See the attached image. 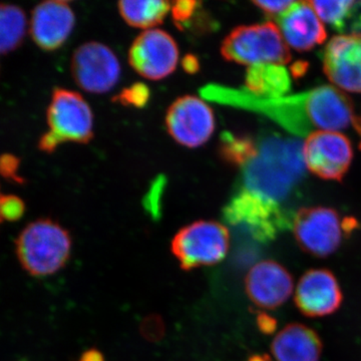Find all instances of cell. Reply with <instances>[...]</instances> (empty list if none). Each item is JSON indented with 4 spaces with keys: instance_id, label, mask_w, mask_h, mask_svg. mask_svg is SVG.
Returning a JSON list of instances; mask_svg holds the SVG:
<instances>
[{
    "instance_id": "3957f363",
    "label": "cell",
    "mask_w": 361,
    "mask_h": 361,
    "mask_svg": "<svg viewBox=\"0 0 361 361\" xmlns=\"http://www.w3.org/2000/svg\"><path fill=\"white\" fill-rule=\"evenodd\" d=\"M70 232L51 219L30 222L16 240L18 262L33 277L56 274L71 257Z\"/></svg>"
},
{
    "instance_id": "4fadbf2b",
    "label": "cell",
    "mask_w": 361,
    "mask_h": 361,
    "mask_svg": "<svg viewBox=\"0 0 361 361\" xmlns=\"http://www.w3.org/2000/svg\"><path fill=\"white\" fill-rule=\"evenodd\" d=\"M323 70L336 87L361 92V35L332 37L322 52Z\"/></svg>"
},
{
    "instance_id": "f546056e",
    "label": "cell",
    "mask_w": 361,
    "mask_h": 361,
    "mask_svg": "<svg viewBox=\"0 0 361 361\" xmlns=\"http://www.w3.org/2000/svg\"><path fill=\"white\" fill-rule=\"evenodd\" d=\"M353 30V33L361 35V1H353L346 21L345 30Z\"/></svg>"
},
{
    "instance_id": "d6a6232c",
    "label": "cell",
    "mask_w": 361,
    "mask_h": 361,
    "mask_svg": "<svg viewBox=\"0 0 361 361\" xmlns=\"http://www.w3.org/2000/svg\"><path fill=\"white\" fill-rule=\"evenodd\" d=\"M183 68L187 73H196L199 70L198 59L195 58L194 56H187L186 58L183 59Z\"/></svg>"
},
{
    "instance_id": "6da1fadb",
    "label": "cell",
    "mask_w": 361,
    "mask_h": 361,
    "mask_svg": "<svg viewBox=\"0 0 361 361\" xmlns=\"http://www.w3.org/2000/svg\"><path fill=\"white\" fill-rule=\"evenodd\" d=\"M222 96L227 103L262 114L296 137H307L316 130H345L355 126L356 118L350 99L330 85L275 99L236 90Z\"/></svg>"
},
{
    "instance_id": "277c9868",
    "label": "cell",
    "mask_w": 361,
    "mask_h": 361,
    "mask_svg": "<svg viewBox=\"0 0 361 361\" xmlns=\"http://www.w3.org/2000/svg\"><path fill=\"white\" fill-rule=\"evenodd\" d=\"M47 116L49 130L39 142L40 151L44 153H52L63 142L85 144L94 137L92 109L77 92L54 90Z\"/></svg>"
},
{
    "instance_id": "e575fe53",
    "label": "cell",
    "mask_w": 361,
    "mask_h": 361,
    "mask_svg": "<svg viewBox=\"0 0 361 361\" xmlns=\"http://www.w3.org/2000/svg\"><path fill=\"white\" fill-rule=\"evenodd\" d=\"M353 127L355 128V130H357L358 135L361 137V116H356L355 126Z\"/></svg>"
},
{
    "instance_id": "9a60e30c",
    "label": "cell",
    "mask_w": 361,
    "mask_h": 361,
    "mask_svg": "<svg viewBox=\"0 0 361 361\" xmlns=\"http://www.w3.org/2000/svg\"><path fill=\"white\" fill-rule=\"evenodd\" d=\"M293 287L291 273L273 260L254 265L245 278L247 295L262 310H273L283 305L292 295Z\"/></svg>"
},
{
    "instance_id": "30bf717a",
    "label": "cell",
    "mask_w": 361,
    "mask_h": 361,
    "mask_svg": "<svg viewBox=\"0 0 361 361\" xmlns=\"http://www.w3.org/2000/svg\"><path fill=\"white\" fill-rule=\"evenodd\" d=\"M71 73L80 89L92 94H104L118 84L121 65L110 47L90 42L80 45L73 54Z\"/></svg>"
},
{
    "instance_id": "9c48e42d",
    "label": "cell",
    "mask_w": 361,
    "mask_h": 361,
    "mask_svg": "<svg viewBox=\"0 0 361 361\" xmlns=\"http://www.w3.org/2000/svg\"><path fill=\"white\" fill-rule=\"evenodd\" d=\"M306 168L325 180H341L350 167L353 151L345 135L334 130H316L303 144Z\"/></svg>"
},
{
    "instance_id": "2e32d148",
    "label": "cell",
    "mask_w": 361,
    "mask_h": 361,
    "mask_svg": "<svg viewBox=\"0 0 361 361\" xmlns=\"http://www.w3.org/2000/svg\"><path fill=\"white\" fill-rule=\"evenodd\" d=\"M75 16L68 2L45 1L33 9L30 35L39 49L56 51L73 32Z\"/></svg>"
},
{
    "instance_id": "8992f818",
    "label": "cell",
    "mask_w": 361,
    "mask_h": 361,
    "mask_svg": "<svg viewBox=\"0 0 361 361\" xmlns=\"http://www.w3.org/2000/svg\"><path fill=\"white\" fill-rule=\"evenodd\" d=\"M230 247L229 230L216 221L200 220L185 226L175 235L171 250L183 270L218 264Z\"/></svg>"
},
{
    "instance_id": "44dd1931",
    "label": "cell",
    "mask_w": 361,
    "mask_h": 361,
    "mask_svg": "<svg viewBox=\"0 0 361 361\" xmlns=\"http://www.w3.org/2000/svg\"><path fill=\"white\" fill-rule=\"evenodd\" d=\"M27 32L25 11L13 4H0V54L20 47Z\"/></svg>"
},
{
    "instance_id": "484cf974",
    "label": "cell",
    "mask_w": 361,
    "mask_h": 361,
    "mask_svg": "<svg viewBox=\"0 0 361 361\" xmlns=\"http://www.w3.org/2000/svg\"><path fill=\"white\" fill-rule=\"evenodd\" d=\"M141 334L147 341L156 342L161 341L165 336V324L163 319L159 315L152 314L147 316L142 320L141 327Z\"/></svg>"
},
{
    "instance_id": "ffe728a7",
    "label": "cell",
    "mask_w": 361,
    "mask_h": 361,
    "mask_svg": "<svg viewBox=\"0 0 361 361\" xmlns=\"http://www.w3.org/2000/svg\"><path fill=\"white\" fill-rule=\"evenodd\" d=\"M118 11L123 20L130 26L142 30H153L165 20L171 4L164 0H145V1H120Z\"/></svg>"
},
{
    "instance_id": "8fae6325",
    "label": "cell",
    "mask_w": 361,
    "mask_h": 361,
    "mask_svg": "<svg viewBox=\"0 0 361 361\" xmlns=\"http://www.w3.org/2000/svg\"><path fill=\"white\" fill-rule=\"evenodd\" d=\"M169 134L188 148L203 146L215 130L212 109L200 97L184 96L176 99L166 116Z\"/></svg>"
},
{
    "instance_id": "5b68a950",
    "label": "cell",
    "mask_w": 361,
    "mask_h": 361,
    "mask_svg": "<svg viewBox=\"0 0 361 361\" xmlns=\"http://www.w3.org/2000/svg\"><path fill=\"white\" fill-rule=\"evenodd\" d=\"M221 54L226 61L249 66L260 63L285 66L291 61L288 45L273 23L238 26L223 40Z\"/></svg>"
},
{
    "instance_id": "ba28073f",
    "label": "cell",
    "mask_w": 361,
    "mask_h": 361,
    "mask_svg": "<svg viewBox=\"0 0 361 361\" xmlns=\"http://www.w3.org/2000/svg\"><path fill=\"white\" fill-rule=\"evenodd\" d=\"M297 244L305 253L325 258L338 250L345 237L343 220L336 210L311 207L297 211L292 221Z\"/></svg>"
},
{
    "instance_id": "5bb4252c",
    "label": "cell",
    "mask_w": 361,
    "mask_h": 361,
    "mask_svg": "<svg viewBox=\"0 0 361 361\" xmlns=\"http://www.w3.org/2000/svg\"><path fill=\"white\" fill-rule=\"evenodd\" d=\"M343 295L341 285L331 271H306L297 284L294 302L307 317H324L334 314L341 306Z\"/></svg>"
},
{
    "instance_id": "7c38bea8",
    "label": "cell",
    "mask_w": 361,
    "mask_h": 361,
    "mask_svg": "<svg viewBox=\"0 0 361 361\" xmlns=\"http://www.w3.org/2000/svg\"><path fill=\"white\" fill-rule=\"evenodd\" d=\"M130 65L142 78L160 80L174 73L179 63V49L165 30H145L130 45Z\"/></svg>"
},
{
    "instance_id": "4316f807",
    "label": "cell",
    "mask_w": 361,
    "mask_h": 361,
    "mask_svg": "<svg viewBox=\"0 0 361 361\" xmlns=\"http://www.w3.org/2000/svg\"><path fill=\"white\" fill-rule=\"evenodd\" d=\"M18 165L20 161L13 155L0 157V175L13 180L14 182L23 183V180L18 174Z\"/></svg>"
},
{
    "instance_id": "52a82bcc",
    "label": "cell",
    "mask_w": 361,
    "mask_h": 361,
    "mask_svg": "<svg viewBox=\"0 0 361 361\" xmlns=\"http://www.w3.org/2000/svg\"><path fill=\"white\" fill-rule=\"evenodd\" d=\"M224 219L227 224L243 228L256 241L267 244L292 227L293 216L279 204L239 190L226 205Z\"/></svg>"
},
{
    "instance_id": "603a6c76",
    "label": "cell",
    "mask_w": 361,
    "mask_h": 361,
    "mask_svg": "<svg viewBox=\"0 0 361 361\" xmlns=\"http://www.w3.org/2000/svg\"><path fill=\"white\" fill-rule=\"evenodd\" d=\"M318 18L338 32L345 30L353 1H310Z\"/></svg>"
},
{
    "instance_id": "836d02e7",
    "label": "cell",
    "mask_w": 361,
    "mask_h": 361,
    "mask_svg": "<svg viewBox=\"0 0 361 361\" xmlns=\"http://www.w3.org/2000/svg\"><path fill=\"white\" fill-rule=\"evenodd\" d=\"M247 361H275L267 355H253Z\"/></svg>"
},
{
    "instance_id": "d4e9b609",
    "label": "cell",
    "mask_w": 361,
    "mask_h": 361,
    "mask_svg": "<svg viewBox=\"0 0 361 361\" xmlns=\"http://www.w3.org/2000/svg\"><path fill=\"white\" fill-rule=\"evenodd\" d=\"M25 212V202L13 195H2L0 198V218L1 220L18 221Z\"/></svg>"
},
{
    "instance_id": "7402d4cb",
    "label": "cell",
    "mask_w": 361,
    "mask_h": 361,
    "mask_svg": "<svg viewBox=\"0 0 361 361\" xmlns=\"http://www.w3.org/2000/svg\"><path fill=\"white\" fill-rule=\"evenodd\" d=\"M256 149V140L226 133L221 142L220 153L223 159L241 168L251 158Z\"/></svg>"
},
{
    "instance_id": "ac0fdd59",
    "label": "cell",
    "mask_w": 361,
    "mask_h": 361,
    "mask_svg": "<svg viewBox=\"0 0 361 361\" xmlns=\"http://www.w3.org/2000/svg\"><path fill=\"white\" fill-rule=\"evenodd\" d=\"M322 341L310 327L300 323L286 325L273 339L271 353L275 361H319Z\"/></svg>"
},
{
    "instance_id": "cb8c5ba5",
    "label": "cell",
    "mask_w": 361,
    "mask_h": 361,
    "mask_svg": "<svg viewBox=\"0 0 361 361\" xmlns=\"http://www.w3.org/2000/svg\"><path fill=\"white\" fill-rule=\"evenodd\" d=\"M149 99V90L147 85L135 84L127 87L118 94L116 99L123 106H133L142 108L146 106Z\"/></svg>"
},
{
    "instance_id": "d6986e66",
    "label": "cell",
    "mask_w": 361,
    "mask_h": 361,
    "mask_svg": "<svg viewBox=\"0 0 361 361\" xmlns=\"http://www.w3.org/2000/svg\"><path fill=\"white\" fill-rule=\"evenodd\" d=\"M248 92L259 97H285L291 89V73L285 66L260 63L249 66L246 75Z\"/></svg>"
},
{
    "instance_id": "d590c367",
    "label": "cell",
    "mask_w": 361,
    "mask_h": 361,
    "mask_svg": "<svg viewBox=\"0 0 361 361\" xmlns=\"http://www.w3.org/2000/svg\"><path fill=\"white\" fill-rule=\"evenodd\" d=\"M1 196H2V195L0 194V198H1ZM1 222H2V220H1V218H0V223H1Z\"/></svg>"
},
{
    "instance_id": "7a4b0ae2",
    "label": "cell",
    "mask_w": 361,
    "mask_h": 361,
    "mask_svg": "<svg viewBox=\"0 0 361 361\" xmlns=\"http://www.w3.org/2000/svg\"><path fill=\"white\" fill-rule=\"evenodd\" d=\"M241 169L240 191L282 206L306 177L302 142L278 133L263 135Z\"/></svg>"
},
{
    "instance_id": "e0dca14e",
    "label": "cell",
    "mask_w": 361,
    "mask_h": 361,
    "mask_svg": "<svg viewBox=\"0 0 361 361\" xmlns=\"http://www.w3.org/2000/svg\"><path fill=\"white\" fill-rule=\"evenodd\" d=\"M277 23L285 42L298 51H310L327 37L326 30L310 1H294L278 16Z\"/></svg>"
},
{
    "instance_id": "83f0119b",
    "label": "cell",
    "mask_w": 361,
    "mask_h": 361,
    "mask_svg": "<svg viewBox=\"0 0 361 361\" xmlns=\"http://www.w3.org/2000/svg\"><path fill=\"white\" fill-rule=\"evenodd\" d=\"M197 4H198L196 1H177L172 4L171 9L176 23L182 25L185 21L189 20L193 16Z\"/></svg>"
},
{
    "instance_id": "1f68e13d",
    "label": "cell",
    "mask_w": 361,
    "mask_h": 361,
    "mask_svg": "<svg viewBox=\"0 0 361 361\" xmlns=\"http://www.w3.org/2000/svg\"><path fill=\"white\" fill-rule=\"evenodd\" d=\"M78 361H104V357L101 351L96 348H90L82 353Z\"/></svg>"
},
{
    "instance_id": "f1b7e54d",
    "label": "cell",
    "mask_w": 361,
    "mask_h": 361,
    "mask_svg": "<svg viewBox=\"0 0 361 361\" xmlns=\"http://www.w3.org/2000/svg\"><path fill=\"white\" fill-rule=\"evenodd\" d=\"M294 1H254L258 8L261 11H264L267 16H281L282 13H285L287 9L289 8L293 4Z\"/></svg>"
},
{
    "instance_id": "4dcf8cb0",
    "label": "cell",
    "mask_w": 361,
    "mask_h": 361,
    "mask_svg": "<svg viewBox=\"0 0 361 361\" xmlns=\"http://www.w3.org/2000/svg\"><path fill=\"white\" fill-rule=\"evenodd\" d=\"M256 322H257L258 329L266 336L273 334V332L277 329V320L268 313L259 312Z\"/></svg>"
}]
</instances>
